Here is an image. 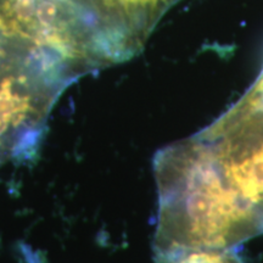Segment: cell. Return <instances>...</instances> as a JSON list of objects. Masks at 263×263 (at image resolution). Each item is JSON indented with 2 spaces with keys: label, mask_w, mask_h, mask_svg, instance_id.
Masks as SVG:
<instances>
[{
  "label": "cell",
  "mask_w": 263,
  "mask_h": 263,
  "mask_svg": "<svg viewBox=\"0 0 263 263\" xmlns=\"http://www.w3.org/2000/svg\"><path fill=\"white\" fill-rule=\"evenodd\" d=\"M76 78L57 58L10 41L0 61V163L37 150L52 106Z\"/></svg>",
  "instance_id": "obj_1"
},
{
  "label": "cell",
  "mask_w": 263,
  "mask_h": 263,
  "mask_svg": "<svg viewBox=\"0 0 263 263\" xmlns=\"http://www.w3.org/2000/svg\"><path fill=\"white\" fill-rule=\"evenodd\" d=\"M156 263H244L234 249L185 248L155 251Z\"/></svg>",
  "instance_id": "obj_2"
}]
</instances>
